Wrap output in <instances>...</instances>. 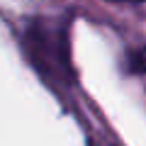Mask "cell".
Segmentation results:
<instances>
[{"label":"cell","mask_w":146,"mask_h":146,"mask_svg":"<svg viewBox=\"0 0 146 146\" xmlns=\"http://www.w3.org/2000/svg\"><path fill=\"white\" fill-rule=\"evenodd\" d=\"M27 49L32 54V61L44 76H51L58 80H71V66H68L66 42L56 32H49L44 22H34L27 32Z\"/></svg>","instance_id":"1"},{"label":"cell","mask_w":146,"mask_h":146,"mask_svg":"<svg viewBox=\"0 0 146 146\" xmlns=\"http://www.w3.org/2000/svg\"><path fill=\"white\" fill-rule=\"evenodd\" d=\"M129 68H131V73H146V46L136 49L129 56Z\"/></svg>","instance_id":"2"},{"label":"cell","mask_w":146,"mask_h":146,"mask_svg":"<svg viewBox=\"0 0 146 146\" xmlns=\"http://www.w3.org/2000/svg\"><path fill=\"white\" fill-rule=\"evenodd\" d=\"M112 3H144V0H112Z\"/></svg>","instance_id":"3"}]
</instances>
